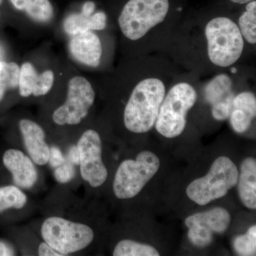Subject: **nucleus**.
<instances>
[{
  "label": "nucleus",
  "instance_id": "7ed1b4c3",
  "mask_svg": "<svg viewBox=\"0 0 256 256\" xmlns=\"http://www.w3.org/2000/svg\"><path fill=\"white\" fill-rule=\"evenodd\" d=\"M197 92L191 84L180 82L166 92L156 118V131L166 138H174L184 130L186 116L196 104Z\"/></svg>",
  "mask_w": 256,
  "mask_h": 256
},
{
  "label": "nucleus",
  "instance_id": "dca6fc26",
  "mask_svg": "<svg viewBox=\"0 0 256 256\" xmlns=\"http://www.w3.org/2000/svg\"><path fill=\"white\" fill-rule=\"evenodd\" d=\"M205 100L210 106L234 95L233 82L228 75L218 74L214 77L204 88Z\"/></svg>",
  "mask_w": 256,
  "mask_h": 256
},
{
  "label": "nucleus",
  "instance_id": "473e14b6",
  "mask_svg": "<svg viewBox=\"0 0 256 256\" xmlns=\"http://www.w3.org/2000/svg\"><path fill=\"white\" fill-rule=\"evenodd\" d=\"M95 10V3H94V2L88 1L86 2L84 4V6H82V14L86 15L88 16H90L94 14Z\"/></svg>",
  "mask_w": 256,
  "mask_h": 256
},
{
  "label": "nucleus",
  "instance_id": "4be33fe9",
  "mask_svg": "<svg viewBox=\"0 0 256 256\" xmlns=\"http://www.w3.org/2000/svg\"><path fill=\"white\" fill-rule=\"evenodd\" d=\"M233 245L239 256L256 255V226H252L246 234L238 236L234 238Z\"/></svg>",
  "mask_w": 256,
  "mask_h": 256
},
{
  "label": "nucleus",
  "instance_id": "f03ea898",
  "mask_svg": "<svg viewBox=\"0 0 256 256\" xmlns=\"http://www.w3.org/2000/svg\"><path fill=\"white\" fill-rule=\"evenodd\" d=\"M205 37L208 58L214 65L227 68L242 56L244 40L232 18L217 16L210 20L205 28Z\"/></svg>",
  "mask_w": 256,
  "mask_h": 256
},
{
  "label": "nucleus",
  "instance_id": "7c9ffc66",
  "mask_svg": "<svg viewBox=\"0 0 256 256\" xmlns=\"http://www.w3.org/2000/svg\"><path fill=\"white\" fill-rule=\"evenodd\" d=\"M66 160L73 164H79L80 156H79V152L77 146H72L69 149Z\"/></svg>",
  "mask_w": 256,
  "mask_h": 256
},
{
  "label": "nucleus",
  "instance_id": "423d86ee",
  "mask_svg": "<svg viewBox=\"0 0 256 256\" xmlns=\"http://www.w3.org/2000/svg\"><path fill=\"white\" fill-rule=\"evenodd\" d=\"M160 161L150 151L141 152L136 160H126L120 164L114 175V192L120 200L137 196L158 172Z\"/></svg>",
  "mask_w": 256,
  "mask_h": 256
},
{
  "label": "nucleus",
  "instance_id": "bb28decb",
  "mask_svg": "<svg viewBox=\"0 0 256 256\" xmlns=\"http://www.w3.org/2000/svg\"><path fill=\"white\" fill-rule=\"evenodd\" d=\"M74 165L66 159L64 164L56 168L54 176L58 182L66 184L73 180L76 174V170Z\"/></svg>",
  "mask_w": 256,
  "mask_h": 256
},
{
  "label": "nucleus",
  "instance_id": "f8f14e48",
  "mask_svg": "<svg viewBox=\"0 0 256 256\" xmlns=\"http://www.w3.org/2000/svg\"><path fill=\"white\" fill-rule=\"evenodd\" d=\"M3 163L12 174L13 181L18 188H32L36 182L38 174L28 156L18 150H8L3 156Z\"/></svg>",
  "mask_w": 256,
  "mask_h": 256
},
{
  "label": "nucleus",
  "instance_id": "a211bd4d",
  "mask_svg": "<svg viewBox=\"0 0 256 256\" xmlns=\"http://www.w3.org/2000/svg\"><path fill=\"white\" fill-rule=\"evenodd\" d=\"M114 256H159L156 248L132 240H122L114 248Z\"/></svg>",
  "mask_w": 256,
  "mask_h": 256
},
{
  "label": "nucleus",
  "instance_id": "4468645a",
  "mask_svg": "<svg viewBox=\"0 0 256 256\" xmlns=\"http://www.w3.org/2000/svg\"><path fill=\"white\" fill-rule=\"evenodd\" d=\"M256 116V96L250 92H240L234 96L230 112V126L236 132H246Z\"/></svg>",
  "mask_w": 256,
  "mask_h": 256
},
{
  "label": "nucleus",
  "instance_id": "f3484780",
  "mask_svg": "<svg viewBox=\"0 0 256 256\" xmlns=\"http://www.w3.org/2000/svg\"><path fill=\"white\" fill-rule=\"evenodd\" d=\"M238 26L244 41L250 44L256 43V2L248 3L246 11L238 18Z\"/></svg>",
  "mask_w": 256,
  "mask_h": 256
},
{
  "label": "nucleus",
  "instance_id": "f704fd0d",
  "mask_svg": "<svg viewBox=\"0 0 256 256\" xmlns=\"http://www.w3.org/2000/svg\"><path fill=\"white\" fill-rule=\"evenodd\" d=\"M230 1L234 3H236V4H248V3L254 1V0H230Z\"/></svg>",
  "mask_w": 256,
  "mask_h": 256
},
{
  "label": "nucleus",
  "instance_id": "9d476101",
  "mask_svg": "<svg viewBox=\"0 0 256 256\" xmlns=\"http://www.w3.org/2000/svg\"><path fill=\"white\" fill-rule=\"evenodd\" d=\"M80 156V174L92 188H98L108 178L107 168L102 160V142L98 133L88 130L77 144Z\"/></svg>",
  "mask_w": 256,
  "mask_h": 256
},
{
  "label": "nucleus",
  "instance_id": "9b49d317",
  "mask_svg": "<svg viewBox=\"0 0 256 256\" xmlns=\"http://www.w3.org/2000/svg\"><path fill=\"white\" fill-rule=\"evenodd\" d=\"M69 50L80 63L90 67H97L100 64L102 44L99 37L92 31L80 32L72 36Z\"/></svg>",
  "mask_w": 256,
  "mask_h": 256
},
{
  "label": "nucleus",
  "instance_id": "6e6552de",
  "mask_svg": "<svg viewBox=\"0 0 256 256\" xmlns=\"http://www.w3.org/2000/svg\"><path fill=\"white\" fill-rule=\"evenodd\" d=\"M95 98V92L87 79L80 76L70 79L66 100L54 112L55 124L58 126L80 124L88 114Z\"/></svg>",
  "mask_w": 256,
  "mask_h": 256
},
{
  "label": "nucleus",
  "instance_id": "c9c22d12",
  "mask_svg": "<svg viewBox=\"0 0 256 256\" xmlns=\"http://www.w3.org/2000/svg\"><path fill=\"white\" fill-rule=\"evenodd\" d=\"M2 2H3V0H0V4H1L2 3Z\"/></svg>",
  "mask_w": 256,
  "mask_h": 256
},
{
  "label": "nucleus",
  "instance_id": "5701e85b",
  "mask_svg": "<svg viewBox=\"0 0 256 256\" xmlns=\"http://www.w3.org/2000/svg\"><path fill=\"white\" fill-rule=\"evenodd\" d=\"M38 75L36 69L32 64H22L20 68L18 79L20 94L22 97H28L32 95Z\"/></svg>",
  "mask_w": 256,
  "mask_h": 256
},
{
  "label": "nucleus",
  "instance_id": "1a4fd4ad",
  "mask_svg": "<svg viewBox=\"0 0 256 256\" xmlns=\"http://www.w3.org/2000/svg\"><path fill=\"white\" fill-rule=\"evenodd\" d=\"M232 217L228 210L216 207L190 216L185 220L188 238L195 246L205 248L213 242L214 234H224L228 229Z\"/></svg>",
  "mask_w": 256,
  "mask_h": 256
},
{
  "label": "nucleus",
  "instance_id": "b1692460",
  "mask_svg": "<svg viewBox=\"0 0 256 256\" xmlns=\"http://www.w3.org/2000/svg\"><path fill=\"white\" fill-rule=\"evenodd\" d=\"M90 16L82 12L70 14L64 22V30L70 36H74L80 32L90 31Z\"/></svg>",
  "mask_w": 256,
  "mask_h": 256
},
{
  "label": "nucleus",
  "instance_id": "0eeeda50",
  "mask_svg": "<svg viewBox=\"0 0 256 256\" xmlns=\"http://www.w3.org/2000/svg\"><path fill=\"white\" fill-rule=\"evenodd\" d=\"M41 234L44 240L63 256L85 249L94 238V230L88 226L56 216L44 222Z\"/></svg>",
  "mask_w": 256,
  "mask_h": 256
},
{
  "label": "nucleus",
  "instance_id": "cd10ccee",
  "mask_svg": "<svg viewBox=\"0 0 256 256\" xmlns=\"http://www.w3.org/2000/svg\"><path fill=\"white\" fill-rule=\"evenodd\" d=\"M107 24V16L104 12H98L94 13L90 16V30H105Z\"/></svg>",
  "mask_w": 256,
  "mask_h": 256
},
{
  "label": "nucleus",
  "instance_id": "aec40b11",
  "mask_svg": "<svg viewBox=\"0 0 256 256\" xmlns=\"http://www.w3.org/2000/svg\"><path fill=\"white\" fill-rule=\"evenodd\" d=\"M20 73V67L16 63L0 62V101L6 90L18 86Z\"/></svg>",
  "mask_w": 256,
  "mask_h": 256
},
{
  "label": "nucleus",
  "instance_id": "a878e982",
  "mask_svg": "<svg viewBox=\"0 0 256 256\" xmlns=\"http://www.w3.org/2000/svg\"><path fill=\"white\" fill-rule=\"evenodd\" d=\"M234 95L212 106V114L214 118L218 121H224L228 119L233 108Z\"/></svg>",
  "mask_w": 256,
  "mask_h": 256
},
{
  "label": "nucleus",
  "instance_id": "f257e3e1",
  "mask_svg": "<svg viewBox=\"0 0 256 256\" xmlns=\"http://www.w3.org/2000/svg\"><path fill=\"white\" fill-rule=\"evenodd\" d=\"M166 95L164 82L149 77L138 82L130 96L124 111V124L138 134L149 132L156 124L162 102Z\"/></svg>",
  "mask_w": 256,
  "mask_h": 256
},
{
  "label": "nucleus",
  "instance_id": "6ab92c4d",
  "mask_svg": "<svg viewBox=\"0 0 256 256\" xmlns=\"http://www.w3.org/2000/svg\"><path fill=\"white\" fill-rule=\"evenodd\" d=\"M28 197L16 186L0 188V213L9 208L21 210L26 205Z\"/></svg>",
  "mask_w": 256,
  "mask_h": 256
},
{
  "label": "nucleus",
  "instance_id": "39448f33",
  "mask_svg": "<svg viewBox=\"0 0 256 256\" xmlns=\"http://www.w3.org/2000/svg\"><path fill=\"white\" fill-rule=\"evenodd\" d=\"M169 10V0H129L120 14V28L124 36L137 41L163 22Z\"/></svg>",
  "mask_w": 256,
  "mask_h": 256
},
{
  "label": "nucleus",
  "instance_id": "ddd939ff",
  "mask_svg": "<svg viewBox=\"0 0 256 256\" xmlns=\"http://www.w3.org/2000/svg\"><path fill=\"white\" fill-rule=\"evenodd\" d=\"M20 128L24 144L34 162L38 165L48 163L50 148L45 140V132L36 122L28 119L21 120Z\"/></svg>",
  "mask_w": 256,
  "mask_h": 256
},
{
  "label": "nucleus",
  "instance_id": "2eb2a0df",
  "mask_svg": "<svg viewBox=\"0 0 256 256\" xmlns=\"http://www.w3.org/2000/svg\"><path fill=\"white\" fill-rule=\"evenodd\" d=\"M238 190L242 204L250 210L256 208V161L255 158H246L238 173Z\"/></svg>",
  "mask_w": 256,
  "mask_h": 256
},
{
  "label": "nucleus",
  "instance_id": "393cba45",
  "mask_svg": "<svg viewBox=\"0 0 256 256\" xmlns=\"http://www.w3.org/2000/svg\"><path fill=\"white\" fill-rule=\"evenodd\" d=\"M54 80V75L52 70H46L38 75L36 84L32 92V95L34 96L46 95L53 86Z\"/></svg>",
  "mask_w": 256,
  "mask_h": 256
},
{
  "label": "nucleus",
  "instance_id": "72a5a7b5",
  "mask_svg": "<svg viewBox=\"0 0 256 256\" xmlns=\"http://www.w3.org/2000/svg\"><path fill=\"white\" fill-rule=\"evenodd\" d=\"M12 4L14 5L16 9L18 10H24V6L25 0H10Z\"/></svg>",
  "mask_w": 256,
  "mask_h": 256
},
{
  "label": "nucleus",
  "instance_id": "2f4dec72",
  "mask_svg": "<svg viewBox=\"0 0 256 256\" xmlns=\"http://www.w3.org/2000/svg\"><path fill=\"white\" fill-rule=\"evenodd\" d=\"M14 248L6 242H0V256H14Z\"/></svg>",
  "mask_w": 256,
  "mask_h": 256
},
{
  "label": "nucleus",
  "instance_id": "c756f323",
  "mask_svg": "<svg viewBox=\"0 0 256 256\" xmlns=\"http://www.w3.org/2000/svg\"><path fill=\"white\" fill-rule=\"evenodd\" d=\"M38 256H64L50 246L46 242H42L38 246Z\"/></svg>",
  "mask_w": 256,
  "mask_h": 256
},
{
  "label": "nucleus",
  "instance_id": "20e7f679",
  "mask_svg": "<svg viewBox=\"0 0 256 256\" xmlns=\"http://www.w3.org/2000/svg\"><path fill=\"white\" fill-rule=\"evenodd\" d=\"M238 170L232 160L226 156L214 162L206 176L196 178L186 190L188 198L200 206L225 196L237 184Z\"/></svg>",
  "mask_w": 256,
  "mask_h": 256
},
{
  "label": "nucleus",
  "instance_id": "412c9836",
  "mask_svg": "<svg viewBox=\"0 0 256 256\" xmlns=\"http://www.w3.org/2000/svg\"><path fill=\"white\" fill-rule=\"evenodd\" d=\"M24 10L34 21L47 22L53 16V6L48 0H25Z\"/></svg>",
  "mask_w": 256,
  "mask_h": 256
},
{
  "label": "nucleus",
  "instance_id": "c85d7f7f",
  "mask_svg": "<svg viewBox=\"0 0 256 256\" xmlns=\"http://www.w3.org/2000/svg\"><path fill=\"white\" fill-rule=\"evenodd\" d=\"M66 158H64L63 153L60 151V148L53 146L50 148V158L48 162L53 168H56L65 162Z\"/></svg>",
  "mask_w": 256,
  "mask_h": 256
}]
</instances>
